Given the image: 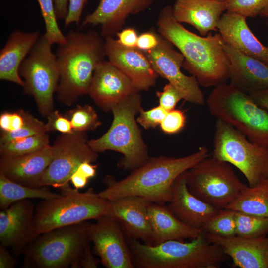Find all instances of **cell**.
I'll list each match as a JSON object with an SVG mask.
<instances>
[{
	"instance_id": "cell-45",
	"label": "cell",
	"mask_w": 268,
	"mask_h": 268,
	"mask_svg": "<svg viewBox=\"0 0 268 268\" xmlns=\"http://www.w3.org/2000/svg\"><path fill=\"white\" fill-rule=\"evenodd\" d=\"M98 261L93 256L90 245L86 248L76 268H95L97 267Z\"/></svg>"
},
{
	"instance_id": "cell-4",
	"label": "cell",
	"mask_w": 268,
	"mask_h": 268,
	"mask_svg": "<svg viewBox=\"0 0 268 268\" xmlns=\"http://www.w3.org/2000/svg\"><path fill=\"white\" fill-rule=\"evenodd\" d=\"M134 267L139 268H217L227 255L201 233L190 242L169 240L150 246L128 238Z\"/></svg>"
},
{
	"instance_id": "cell-19",
	"label": "cell",
	"mask_w": 268,
	"mask_h": 268,
	"mask_svg": "<svg viewBox=\"0 0 268 268\" xmlns=\"http://www.w3.org/2000/svg\"><path fill=\"white\" fill-rule=\"evenodd\" d=\"M155 0H100L96 8L84 18L79 29L99 25L104 38L116 35L131 15L147 9Z\"/></svg>"
},
{
	"instance_id": "cell-34",
	"label": "cell",
	"mask_w": 268,
	"mask_h": 268,
	"mask_svg": "<svg viewBox=\"0 0 268 268\" xmlns=\"http://www.w3.org/2000/svg\"><path fill=\"white\" fill-rule=\"evenodd\" d=\"M43 18L45 33L44 36L51 44H60L66 41V35L61 31L56 17L53 0H36Z\"/></svg>"
},
{
	"instance_id": "cell-17",
	"label": "cell",
	"mask_w": 268,
	"mask_h": 268,
	"mask_svg": "<svg viewBox=\"0 0 268 268\" xmlns=\"http://www.w3.org/2000/svg\"><path fill=\"white\" fill-rule=\"evenodd\" d=\"M151 202L136 196H128L109 201L106 215L114 219L128 238L141 240L152 246L151 228L148 216Z\"/></svg>"
},
{
	"instance_id": "cell-53",
	"label": "cell",
	"mask_w": 268,
	"mask_h": 268,
	"mask_svg": "<svg viewBox=\"0 0 268 268\" xmlns=\"http://www.w3.org/2000/svg\"><path fill=\"white\" fill-rule=\"evenodd\" d=\"M267 24H268V22ZM267 47H268V46H267Z\"/></svg>"
},
{
	"instance_id": "cell-20",
	"label": "cell",
	"mask_w": 268,
	"mask_h": 268,
	"mask_svg": "<svg viewBox=\"0 0 268 268\" xmlns=\"http://www.w3.org/2000/svg\"><path fill=\"white\" fill-rule=\"evenodd\" d=\"M168 203L167 206L180 221L201 231L220 210L197 198L189 191L186 171L174 181L172 187L171 198Z\"/></svg>"
},
{
	"instance_id": "cell-22",
	"label": "cell",
	"mask_w": 268,
	"mask_h": 268,
	"mask_svg": "<svg viewBox=\"0 0 268 268\" xmlns=\"http://www.w3.org/2000/svg\"><path fill=\"white\" fill-rule=\"evenodd\" d=\"M222 44L229 61L231 84L247 93L268 88L267 65L243 54L223 39Z\"/></svg>"
},
{
	"instance_id": "cell-6",
	"label": "cell",
	"mask_w": 268,
	"mask_h": 268,
	"mask_svg": "<svg viewBox=\"0 0 268 268\" xmlns=\"http://www.w3.org/2000/svg\"><path fill=\"white\" fill-rule=\"evenodd\" d=\"M60 189V196L44 200L37 205L32 225L33 241L44 233L97 220L106 214L109 201L100 197L92 189L81 193L68 184Z\"/></svg>"
},
{
	"instance_id": "cell-18",
	"label": "cell",
	"mask_w": 268,
	"mask_h": 268,
	"mask_svg": "<svg viewBox=\"0 0 268 268\" xmlns=\"http://www.w3.org/2000/svg\"><path fill=\"white\" fill-rule=\"evenodd\" d=\"M34 207L30 201H17L0 212V244L17 254L33 241Z\"/></svg>"
},
{
	"instance_id": "cell-11",
	"label": "cell",
	"mask_w": 268,
	"mask_h": 268,
	"mask_svg": "<svg viewBox=\"0 0 268 268\" xmlns=\"http://www.w3.org/2000/svg\"><path fill=\"white\" fill-rule=\"evenodd\" d=\"M51 45L44 34L40 36L19 69L25 93L34 97L40 113L46 117L53 111V95L60 78Z\"/></svg>"
},
{
	"instance_id": "cell-10",
	"label": "cell",
	"mask_w": 268,
	"mask_h": 268,
	"mask_svg": "<svg viewBox=\"0 0 268 268\" xmlns=\"http://www.w3.org/2000/svg\"><path fill=\"white\" fill-rule=\"evenodd\" d=\"M186 177L194 196L219 210L225 209L248 186L229 163L210 156L186 171Z\"/></svg>"
},
{
	"instance_id": "cell-32",
	"label": "cell",
	"mask_w": 268,
	"mask_h": 268,
	"mask_svg": "<svg viewBox=\"0 0 268 268\" xmlns=\"http://www.w3.org/2000/svg\"><path fill=\"white\" fill-rule=\"evenodd\" d=\"M201 231L225 237L236 236L235 211L228 209L220 210L208 221Z\"/></svg>"
},
{
	"instance_id": "cell-5",
	"label": "cell",
	"mask_w": 268,
	"mask_h": 268,
	"mask_svg": "<svg viewBox=\"0 0 268 268\" xmlns=\"http://www.w3.org/2000/svg\"><path fill=\"white\" fill-rule=\"evenodd\" d=\"M139 92L128 96L112 109L113 119L111 127L100 137L88 141L92 150L119 152L123 155L118 166L132 171L149 158L148 148L135 119L141 107Z\"/></svg>"
},
{
	"instance_id": "cell-49",
	"label": "cell",
	"mask_w": 268,
	"mask_h": 268,
	"mask_svg": "<svg viewBox=\"0 0 268 268\" xmlns=\"http://www.w3.org/2000/svg\"><path fill=\"white\" fill-rule=\"evenodd\" d=\"M96 168V166L92 165L91 163L84 162L79 165L76 170L89 179L95 176Z\"/></svg>"
},
{
	"instance_id": "cell-25",
	"label": "cell",
	"mask_w": 268,
	"mask_h": 268,
	"mask_svg": "<svg viewBox=\"0 0 268 268\" xmlns=\"http://www.w3.org/2000/svg\"><path fill=\"white\" fill-rule=\"evenodd\" d=\"M217 28L225 42L268 66V47L263 45L254 35L247 23L246 17L227 11L221 16Z\"/></svg>"
},
{
	"instance_id": "cell-16",
	"label": "cell",
	"mask_w": 268,
	"mask_h": 268,
	"mask_svg": "<svg viewBox=\"0 0 268 268\" xmlns=\"http://www.w3.org/2000/svg\"><path fill=\"white\" fill-rule=\"evenodd\" d=\"M139 92L130 79L108 60H104L96 67L89 87L88 94L105 112L125 98Z\"/></svg>"
},
{
	"instance_id": "cell-37",
	"label": "cell",
	"mask_w": 268,
	"mask_h": 268,
	"mask_svg": "<svg viewBox=\"0 0 268 268\" xmlns=\"http://www.w3.org/2000/svg\"><path fill=\"white\" fill-rule=\"evenodd\" d=\"M186 122V117L184 113L180 110L174 109L167 112L160 127L164 133L174 134L183 129Z\"/></svg>"
},
{
	"instance_id": "cell-2",
	"label": "cell",
	"mask_w": 268,
	"mask_h": 268,
	"mask_svg": "<svg viewBox=\"0 0 268 268\" xmlns=\"http://www.w3.org/2000/svg\"><path fill=\"white\" fill-rule=\"evenodd\" d=\"M205 146L190 155L178 158L159 156L149 158L139 167L134 169L126 177L117 181L107 176L104 179L106 188L98 194L108 201L136 196L152 203H168L172 195V187L175 179L201 160L209 156Z\"/></svg>"
},
{
	"instance_id": "cell-50",
	"label": "cell",
	"mask_w": 268,
	"mask_h": 268,
	"mask_svg": "<svg viewBox=\"0 0 268 268\" xmlns=\"http://www.w3.org/2000/svg\"><path fill=\"white\" fill-rule=\"evenodd\" d=\"M88 179L76 170L70 178V181L75 188L79 189L84 187L87 183Z\"/></svg>"
},
{
	"instance_id": "cell-42",
	"label": "cell",
	"mask_w": 268,
	"mask_h": 268,
	"mask_svg": "<svg viewBox=\"0 0 268 268\" xmlns=\"http://www.w3.org/2000/svg\"><path fill=\"white\" fill-rule=\"evenodd\" d=\"M88 0H69L68 13L64 20L65 27L75 23L79 26L83 8Z\"/></svg>"
},
{
	"instance_id": "cell-51",
	"label": "cell",
	"mask_w": 268,
	"mask_h": 268,
	"mask_svg": "<svg viewBox=\"0 0 268 268\" xmlns=\"http://www.w3.org/2000/svg\"><path fill=\"white\" fill-rule=\"evenodd\" d=\"M260 15L268 18V5L261 11Z\"/></svg>"
},
{
	"instance_id": "cell-46",
	"label": "cell",
	"mask_w": 268,
	"mask_h": 268,
	"mask_svg": "<svg viewBox=\"0 0 268 268\" xmlns=\"http://www.w3.org/2000/svg\"><path fill=\"white\" fill-rule=\"evenodd\" d=\"M6 248V247L0 244V268H13L16 266V261Z\"/></svg>"
},
{
	"instance_id": "cell-28",
	"label": "cell",
	"mask_w": 268,
	"mask_h": 268,
	"mask_svg": "<svg viewBox=\"0 0 268 268\" xmlns=\"http://www.w3.org/2000/svg\"><path fill=\"white\" fill-rule=\"evenodd\" d=\"M225 209L268 218V178L247 186Z\"/></svg>"
},
{
	"instance_id": "cell-33",
	"label": "cell",
	"mask_w": 268,
	"mask_h": 268,
	"mask_svg": "<svg viewBox=\"0 0 268 268\" xmlns=\"http://www.w3.org/2000/svg\"><path fill=\"white\" fill-rule=\"evenodd\" d=\"M65 116L70 121L73 131L77 132L93 131L101 124L96 111L89 105H77Z\"/></svg>"
},
{
	"instance_id": "cell-13",
	"label": "cell",
	"mask_w": 268,
	"mask_h": 268,
	"mask_svg": "<svg viewBox=\"0 0 268 268\" xmlns=\"http://www.w3.org/2000/svg\"><path fill=\"white\" fill-rule=\"evenodd\" d=\"M143 52L158 75L173 85L181 94L183 99L198 105L204 104L203 93L196 77L182 72L181 67L185 58L179 51L174 48L172 43L161 35L155 48Z\"/></svg>"
},
{
	"instance_id": "cell-23",
	"label": "cell",
	"mask_w": 268,
	"mask_h": 268,
	"mask_svg": "<svg viewBox=\"0 0 268 268\" xmlns=\"http://www.w3.org/2000/svg\"><path fill=\"white\" fill-rule=\"evenodd\" d=\"M53 146L48 145L28 154L0 156V174L19 184L31 187H42L40 179L51 162Z\"/></svg>"
},
{
	"instance_id": "cell-24",
	"label": "cell",
	"mask_w": 268,
	"mask_h": 268,
	"mask_svg": "<svg viewBox=\"0 0 268 268\" xmlns=\"http://www.w3.org/2000/svg\"><path fill=\"white\" fill-rule=\"evenodd\" d=\"M175 19L194 27L202 36L217 31L226 10L225 1L218 0H176L172 6Z\"/></svg>"
},
{
	"instance_id": "cell-8",
	"label": "cell",
	"mask_w": 268,
	"mask_h": 268,
	"mask_svg": "<svg viewBox=\"0 0 268 268\" xmlns=\"http://www.w3.org/2000/svg\"><path fill=\"white\" fill-rule=\"evenodd\" d=\"M89 223L57 228L40 235L24 250L25 267L76 268L91 241Z\"/></svg>"
},
{
	"instance_id": "cell-12",
	"label": "cell",
	"mask_w": 268,
	"mask_h": 268,
	"mask_svg": "<svg viewBox=\"0 0 268 268\" xmlns=\"http://www.w3.org/2000/svg\"><path fill=\"white\" fill-rule=\"evenodd\" d=\"M53 148V158L40 179L41 186H66L81 164L95 162L98 158L97 152L89 145L85 133L62 134Z\"/></svg>"
},
{
	"instance_id": "cell-44",
	"label": "cell",
	"mask_w": 268,
	"mask_h": 268,
	"mask_svg": "<svg viewBox=\"0 0 268 268\" xmlns=\"http://www.w3.org/2000/svg\"><path fill=\"white\" fill-rule=\"evenodd\" d=\"M116 35L117 41L122 46L129 48H136L138 35L134 28L129 27L123 29Z\"/></svg>"
},
{
	"instance_id": "cell-29",
	"label": "cell",
	"mask_w": 268,
	"mask_h": 268,
	"mask_svg": "<svg viewBox=\"0 0 268 268\" xmlns=\"http://www.w3.org/2000/svg\"><path fill=\"white\" fill-rule=\"evenodd\" d=\"M61 195L52 192L48 186L38 188L26 186L7 178L0 174V207L1 210L12 204L29 199H50Z\"/></svg>"
},
{
	"instance_id": "cell-1",
	"label": "cell",
	"mask_w": 268,
	"mask_h": 268,
	"mask_svg": "<svg viewBox=\"0 0 268 268\" xmlns=\"http://www.w3.org/2000/svg\"><path fill=\"white\" fill-rule=\"evenodd\" d=\"M156 24L157 32L183 55L182 67L200 85L208 88L227 83L229 61L219 33L202 37L189 31L175 19L170 5L161 9Z\"/></svg>"
},
{
	"instance_id": "cell-48",
	"label": "cell",
	"mask_w": 268,
	"mask_h": 268,
	"mask_svg": "<svg viewBox=\"0 0 268 268\" xmlns=\"http://www.w3.org/2000/svg\"><path fill=\"white\" fill-rule=\"evenodd\" d=\"M69 0H53L56 17L58 20H65L67 13Z\"/></svg>"
},
{
	"instance_id": "cell-3",
	"label": "cell",
	"mask_w": 268,
	"mask_h": 268,
	"mask_svg": "<svg viewBox=\"0 0 268 268\" xmlns=\"http://www.w3.org/2000/svg\"><path fill=\"white\" fill-rule=\"evenodd\" d=\"M56 52L60 78L56 91L60 102L71 105L88 94L94 72L106 57L105 40L95 30H70Z\"/></svg>"
},
{
	"instance_id": "cell-47",
	"label": "cell",
	"mask_w": 268,
	"mask_h": 268,
	"mask_svg": "<svg viewBox=\"0 0 268 268\" xmlns=\"http://www.w3.org/2000/svg\"><path fill=\"white\" fill-rule=\"evenodd\" d=\"M248 94L256 104L268 110V88L252 92Z\"/></svg>"
},
{
	"instance_id": "cell-39",
	"label": "cell",
	"mask_w": 268,
	"mask_h": 268,
	"mask_svg": "<svg viewBox=\"0 0 268 268\" xmlns=\"http://www.w3.org/2000/svg\"><path fill=\"white\" fill-rule=\"evenodd\" d=\"M158 98L159 105L167 112L175 109L177 104L183 96L180 92L171 84H166L161 91L156 92Z\"/></svg>"
},
{
	"instance_id": "cell-26",
	"label": "cell",
	"mask_w": 268,
	"mask_h": 268,
	"mask_svg": "<svg viewBox=\"0 0 268 268\" xmlns=\"http://www.w3.org/2000/svg\"><path fill=\"white\" fill-rule=\"evenodd\" d=\"M40 37L39 32L12 31L0 51V79L23 87L20 66Z\"/></svg>"
},
{
	"instance_id": "cell-52",
	"label": "cell",
	"mask_w": 268,
	"mask_h": 268,
	"mask_svg": "<svg viewBox=\"0 0 268 268\" xmlns=\"http://www.w3.org/2000/svg\"><path fill=\"white\" fill-rule=\"evenodd\" d=\"M218 0L222 1H225L226 0Z\"/></svg>"
},
{
	"instance_id": "cell-36",
	"label": "cell",
	"mask_w": 268,
	"mask_h": 268,
	"mask_svg": "<svg viewBox=\"0 0 268 268\" xmlns=\"http://www.w3.org/2000/svg\"><path fill=\"white\" fill-rule=\"evenodd\" d=\"M226 10L247 18H254L268 5V0H226Z\"/></svg>"
},
{
	"instance_id": "cell-21",
	"label": "cell",
	"mask_w": 268,
	"mask_h": 268,
	"mask_svg": "<svg viewBox=\"0 0 268 268\" xmlns=\"http://www.w3.org/2000/svg\"><path fill=\"white\" fill-rule=\"evenodd\" d=\"M206 238L220 246L232 260L233 265L240 268H268V237L247 238L229 237L204 233Z\"/></svg>"
},
{
	"instance_id": "cell-40",
	"label": "cell",
	"mask_w": 268,
	"mask_h": 268,
	"mask_svg": "<svg viewBox=\"0 0 268 268\" xmlns=\"http://www.w3.org/2000/svg\"><path fill=\"white\" fill-rule=\"evenodd\" d=\"M46 123L47 132L58 131L62 134L71 133L74 132L70 121L65 115L63 116L57 111H52L47 116Z\"/></svg>"
},
{
	"instance_id": "cell-9",
	"label": "cell",
	"mask_w": 268,
	"mask_h": 268,
	"mask_svg": "<svg viewBox=\"0 0 268 268\" xmlns=\"http://www.w3.org/2000/svg\"><path fill=\"white\" fill-rule=\"evenodd\" d=\"M212 156L238 168L254 187L268 178V147L250 141L235 128L217 119Z\"/></svg>"
},
{
	"instance_id": "cell-15",
	"label": "cell",
	"mask_w": 268,
	"mask_h": 268,
	"mask_svg": "<svg viewBox=\"0 0 268 268\" xmlns=\"http://www.w3.org/2000/svg\"><path fill=\"white\" fill-rule=\"evenodd\" d=\"M106 57L123 72L138 91H147L155 85L158 74L147 56L137 48L121 45L112 36L104 38Z\"/></svg>"
},
{
	"instance_id": "cell-14",
	"label": "cell",
	"mask_w": 268,
	"mask_h": 268,
	"mask_svg": "<svg viewBox=\"0 0 268 268\" xmlns=\"http://www.w3.org/2000/svg\"><path fill=\"white\" fill-rule=\"evenodd\" d=\"M120 224L105 215L89 223L88 234L101 263L108 268H134L131 252Z\"/></svg>"
},
{
	"instance_id": "cell-27",
	"label": "cell",
	"mask_w": 268,
	"mask_h": 268,
	"mask_svg": "<svg viewBox=\"0 0 268 268\" xmlns=\"http://www.w3.org/2000/svg\"><path fill=\"white\" fill-rule=\"evenodd\" d=\"M148 216L152 231V246L169 240H192L201 233V230L183 223L164 204L150 202Z\"/></svg>"
},
{
	"instance_id": "cell-41",
	"label": "cell",
	"mask_w": 268,
	"mask_h": 268,
	"mask_svg": "<svg viewBox=\"0 0 268 268\" xmlns=\"http://www.w3.org/2000/svg\"><path fill=\"white\" fill-rule=\"evenodd\" d=\"M23 110L5 112L0 116V128L2 132H12L18 130L24 125Z\"/></svg>"
},
{
	"instance_id": "cell-38",
	"label": "cell",
	"mask_w": 268,
	"mask_h": 268,
	"mask_svg": "<svg viewBox=\"0 0 268 268\" xmlns=\"http://www.w3.org/2000/svg\"><path fill=\"white\" fill-rule=\"evenodd\" d=\"M167 112L159 105L146 111L142 108L136 121L144 129L154 128L160 126Z\"/></svg>"
},
{
	"instance_id": "cell-43",
	"label": "cell",
	"mask_w": 268,
	"mask_h": 268,
	"mask_svg": "<svg viewBox=\"0 0 268 268\" xmlns=\"http://www.w3.org/2000/svg\"><path fill=\"white\" fill-rule=\"evenodd\" d=\"M160 34L150 30L138 35L136 48L143 52H147L155 48L159 43Z\"/></svg>"
},
{
	"instance_id": "cell-31",
	"label": "cell",
	"mask_w": 268,
	"mask_h": 268,
	"mask_svg": "<svg viewBox=\"0 0 268 268\" xmlns=\"http://www.w3.org/2000/svg\"><path fill=\"white\" fill-rule=\"evenodd\" d=\"M235 215L237 236L256 238L265 237L268 234V218L238 211H235Z\"/></svg>"
},
{
	"instance_id": "cell-35",
	"label": "cell",
	"mask_w": 268,
	"mask_h": 268,
	"mask_svg": "<svg viewBox=\"0 0 268 268\" xmlns=\"http://www.w3.org/2000/svg\"><path fill=\"white\" fill-rule=\"evenodd\" d=\"M23 115L24 117L23 126L20 129L14 132H2L0 138V144L47 132L46 123H44L24 111H23Z\"/></svg>"
},
{
	"instance_id": "cell-30",
	"label": "cell",
	"mask_w": 268,
	"mask_h": 268,
	"mask_svg": "<svg viewBox=\"0 0 268 268\" xmlns=\"http://www.w3.org/2000/svg\"><path fill=\"white\" fill-rule=\"evenodd\" d=\"M46 133L0 144V156H16L37 151L49 145Z\"/></svg>"
},
{
	"instance_id": "cell-7",
	"label": "cell",
	"mask_w": 268,
	"mask_h": 268,
	"mask_svg": "<svg viewBox=\"0 0 268 268\" xmlns=\"http://www.w3.org/2000/svg\"><path fill=\"white\" fill-rule=\"evenodd\" d=\"M213 116L230 125L251 142L268 147V110L250 95L227 83L216 87L207 100Z\"/></svg>"
}]
</instances>
